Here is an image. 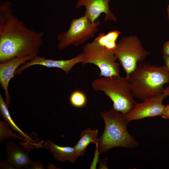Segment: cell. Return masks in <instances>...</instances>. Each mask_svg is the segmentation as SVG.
<instances>
[{
    "label": "cell",
    "instance_id": "obj_1",
    "mask_svg": "<svg viewBox=\"0 0 169 169\" xmlns=\"http://www.w3.org/2000/svg\"><path fill=\"white\" fill-rule=\"evenodd\" d=\"M10 2L0 4V63L18 57L38 56L43 33L28 28L13 14Z\"/></svg>",
    "mask_w": 169,
    "mask_h": 169
},
{
    "label": "cell",
    "instance_id": "obj_2",
    "mask_svg": "<svg viewBox=\"0 0 169 169\" xmlns=\"http://www.w3.org/2000/svg\"><path fill=\"white\" fill-rule=\"evenodd\" d=\"M128 77L133 96L143 101L162 94L164 85L169 83V72L163 66L142 61Z\"/></svg>",
    "mask_w": 169,
    "mask_h": 169
},
{
    "label": "cell",
    "instance_id": "obj_3",
    "mask_svg": "<svg viewBox=\"0 0 169 169\" xmlns=\"http://www.w3.org/2000/svg\"><path fill=\"white\" fill-rule=\"evenodd\" d=\"M100 115L104 120L105 127L95 144L100 154L113 147L133 149L138 146V142L128 131L127 126L129 122L124 115L112 108L102 111Z\"/></svg>",
    "mask_w": 169,
    "mask_h": 169
},
{
    "label": "cell",
    "instance_id": "obj_4",
    "mask_svg": "<svg viewBox=\"0 0 169 169\" xmlns=\"http://www.w3.org/2000/svg\"><path fill=\"white\" fill-rule=\"evenodd\" d=\"M92 86L95 91H100L113 102L112 108L127 114L136 104L133 98L128 77L119 76L102 77L95 79Z\"/></svg>",
    "mask_w": 169,
    "mask_h": 169
},
{
    "label": "cell",
    "instance_id": "obj_5",
    "mask_svg": "<svg viewBox=\"0 0 169 169\" xmlns=\"http://www.w3.org/2000/svg\"><path fill=\"white\" fill-rule=\"evenodd\" d=\"M100 23L97 20L92 22L84 14L79 18L73 19L68 30L58 35V48L63 50L71 45L78 47L84 44L98 32Z\"/></svg>",
    "mask_w": 169,
    "mask_h": 169
},
{
    "label": "cell",
    "instance_id": "obj_6",
    "mask_svg": "<svg viewBox=\"0 0 169 169\" xmlns=\"http://www.w3.org/2000/svg\"><path fill=\"white\" fill-rule=\"evenodd\" d=\"M113 52L127 77L138 64L143 61L151 53L144 49L141 42L136 35L122 38L117 43Z\"/></svg>",
    "mask_w": 169,
    "mask_h": 169
},
{
    "label": "cell",
    "instance_id": "obj_7",
    "mask_svg": "<svg viewBox=\"0 0 169 169\" xmlns=\"http://www.w3.org/2000/svg\"><path fill=\"white\" fill-rule=\"evenodd\" d=\"M82 53L84 57L83 64H92L96 66L100 70V77L120 75L119 64L116 62L112 51L93 41L84 45Z\"/></svg>",
    "mask_w": 169,
    "mask_h": 169
},
{
    "label": "cell",
    "instance_id": "obj_8",
    "mask_svg": "<svg viewBox=\"0 0 169 169\" xmlns=\"http://www.w3.org/2000/svg\"><path fill=\"white\" fill-rule=\"evenodd\" d=\"M163 100L161 94L146 99L141 103H137L125 115V117L130 122L133 120L161 116L165 106L162 103Z\"/></svg>",
    "mask_w": 169,
    "mask_h": 169
},
{
    "label": "cell",
    "instance_id": "obj_9",
    "mask_svg": "<svg viewBox=\"0 0 169 169\" xmlns=\"http://www.w3.org/2000/svg\"><path fill=\"white\" fill-rule=\"evenodd\" d=\"M84 59V57L82 53L76 57L67 60H52L38 56L29 62L25 63L20 68H18L15 71V75H18L25 69L35 65H42L48 68H59L68 74L74 65L78 63H82Z\"/></svg>",
    "mask_w": 169,
    "mask_h": 169
},
{
    "label": "cell",
    "instance_id": "obj_10",
    "mask_svg": "<svg viewBox=\"0 0 169 169\" xmlns=\"http://www.w3.org/2000/svg\"><path fill=\"white\" fill-rule=\"evenodd\" d=\"M110 0H78L76 3L78 8L84 6L86 10L84 13L89 19L94 22L102 13L105 14L104 21H113L117 22V18L110 11L109 6Z\"/></svg>",
    "mask_w": 169,
    "mask_h": 169
},
{
    "label": "cell",
    "instance_id": "obj_11",
    "mask_svg": "<svg viewBox=\"0 0 169 169\" xmlns=\"http://www.w3.org/2000/svg\"><path fill=\"white\" fill-rule=\"evenodd\" d=\"M34 58L31 56L18 57L0 64V83L6 95V102L8 107L10 105L11 98L8 91L10 80L15 77V73L18 67L28 60Z\"/></svg>",
    "mask_w": 169,
    "mask_h": 169
},
{
    "label": "cell",
    "instance_id": "obj_12",
    "mask_svg": "<svg viewBox=\"0 0 169 169\" xmlns=\"http://www.w3.org/2000/svg\"><path fill=\"white\" fill-rule=\"evenodd\" d=\"M7 159L16 169L26 168L33 162L28 156L29 150L20 148L14 142L8 141L6 144Z\"/></svg>",
    "mask_w": 169,
    "mask_h": 169
},
{
    "label": "cell",
    "instance_id": "obj_13",
    "mask_svg": "<svg viewBox=\"0 0 169 169\" xmlns=\"http://www.w3.org/2000/svg\"><path fill=\"white\" fill-rule=\"evenodd\" d=\"M43 144L45 148L52 153L54 159L57 161L74 163L79 157L74 147L59 146L49 140L44 141Z\"/></svg>",
    "mask_w": 169,
    "mask_h": 169
},
{
    "label": "cell",
    "instance_id": "obj_14",
    "mask_svg": "<svg viewBox=\"0 0 169 169\" xmlns=\"http://www.w3.org/2000/svg\"><path fill=\"white\" fill-rule=\"evenodd\" d=\"M8 107L6 102L4 100L1 94H0V113L1 116L11 128L18 132L27 141L26 142H23L24 146L27 145L25 146L27 147L28 145H30L31 149L32 147H34L38 146L31 137L23 132L16 124L12 119L8 109Z\"/></svg>",
    "mask_w": 169,
    "mask_h": 169
},
{
    "label": "cell",
    "instance_id": "obj_15",
    "mask_svg": "<svg viewBox=\"0 0 169 169\" xmlns=\"http://www.w3.org/2000/svg\"><path fill=\"white\" fill-rule=\"evenodd\" d=\"M98 132V129L92 130L90 128L82 132L78 141L74 147L78 157L84 155L87 147L90 143L93 142L95 144L97 142Z\"/></svg>",
    "mask_w": 169,
    "mask_h": 169
},
{
    "label": "cell",
    "instance_id": "obj_16",
    "mask_svg": "<svg viewBox=\"0 0 169 169\" xmlns=\"http://www.w3.org/2000/svg\"><path fill=\"white\" fill-rule=\"evenodd\" d=\"M121 33L120 31L114 30L107 33H100L93 41L105 49L113 51L116 46V41Z\"/></svg>",
    "mask_w": 169,
    "mask_h": 169
},
{
    "label": "cell",
    "instance_id": "obj_17",
    "mask_svg": "<svg viewBox=\"0 0 169 169\" xmlns=\"http://www.w3.org/2000/svg\"><path fill=\"white\" fill-rule=\"evenodd\" d=\"M6 139H20L24 142L27 141L24 138L15 134L9 127V125L5 121L0 120V142Z\"/></svg>",
    "mask_w": 169,
    "mask_h": 169
},
{
    "label": "cell",
    "instance_id": "obj_18",
    "mask_svg": "<svg viewBox=\"0 0 169 169\" xmlns=\"http://www.w3.org/2000/svg\"><path fill=\"white\" fill-rule=\"evenodd\" d=\"M69 100L72 106L77 108L84 107L87 103V98L85 94L79 90H75L71 93Z\"/></svg>",
    "mask_w": 169,
    "mask_h": 169
},
{
    "label": "cell",
    "instance_id": "obj_19",
    "mask_svg": "<svg viewBox=\"0 0 169 169\" xmlns=\"http://www.w3.org/2000/svg\"><path fill=\"white\" fill-rule=\"evenodd\" d=\"M26 169H44L43 164L41 161H38L35 162H33L32 163L28 165Z\"/></svg>",
    "mask_w": 169,
    "mask_h": 169
},
{
    "label": "cell",
    "instance_id": "obj_20",
    "mask_svg": "<svg viewBox=\"0 0 169 169\" xmlns=\"http://www.w3.org/2000/svg\"><path fill=\"white\" fill-rule=\"evenodd\" d=\"M96 149L93 161L91 165L90 169H96V164L98 161V157L100 153L98 151L97 146L96 145Z\"/></svg>",
    "mask_w": 169,
    "mask_h": 169
},
{
    "label": "cell",
    "instance_id": "obj_21",
    "mask_svg": "<svg viewBox=\"0 0 169 169\" xmlns=\"http://www.w3.org/2000/svg\"><path fill=\"white\" fill-rule=\"evenodd\" d=\"M0 168L8 169H15V167L13 166L10 163L6 161L3 162H0Z\"/></svg>",
    "mask_w": 169,
    "mask_h": 169
},
{
    "label": "cell",
    "instance_id": "obj_22",
    "mask_svg": "<svg viewBox=\"0 0 169 169\" xmlns=\"http://www.w3.org/2000/svg\"><path fill=\"white\" fill-rule=\"evenodd\" d=\"M161 116L163 119L169 120V104L165 105L164 112Z\"/></svg>",
    "mask_w": 169,
    "mask_h": 169
},
{
    "label": "cell",
    "instance_id": "obj_23",
    "mask_svg": "<svg viewBox=\"0 0 169 169\" xmlns=\"http://www.w3.org/2000/svg\"><path fill=\"white\" fill-rule=\"evenodd\" d=\"M162 58L164 62L163 67L166 70L169 72V56L163 55Z\"/></svg>",
    "mask_w": 169,
    "mask_h": 169
},
{
    "label": "cell",
    "instance_id": "obj_24",
    "mask_svg": "<svg viewBox=\"0 0 169 169\" xmlns=\"http://www.w3.org/2000/svg\"><path fill=\"white\" fill-rule=\"evenodd\" d=\"M162 51L164 55L169 56V41L164 44Z\"/></svg>",
    "mask_w": 169,
    "mask_h": 169
},
{
    "label": "cell",
    "instance_id": "obj_25",
    "mask_svg": "<svg viewBox=\"0 0 169 169\" xmlns=\"http://www.w3.org/2000/svg\"><path fill=\"white\" fill-rule=\"evenodd\" d=\"M162 95L164 99L169 96V85L164 88L162 91Z\"/></svg>",
    "mask_w": 169,
    "mask_h": 169
},
{
    "label": "cell",
    "instance_id": "obj_26",
    "mask_svg": "<svg viewBox=\"0 0 169 169\" xmlns=\"http://www.w3.org/2000/svg\"><path fill=\"white\" fill-rule=\"evenodd\" d=\"M167 11H168V18L169 22V5L168 6L167 8Z\"/></svg>",
    "mask_w": 169,
    "mask_h": 169
}]
</instances>
